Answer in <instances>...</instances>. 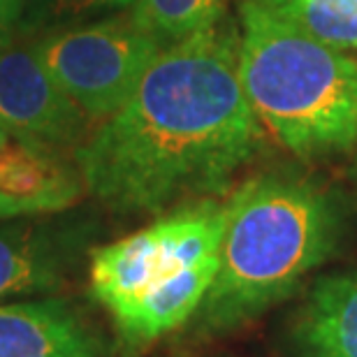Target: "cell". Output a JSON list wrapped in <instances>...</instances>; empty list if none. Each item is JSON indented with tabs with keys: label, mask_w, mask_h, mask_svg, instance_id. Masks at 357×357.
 <instances>
[{
	"label": "cell",
	"mask_w": 357,
	"mask_h": 357,
	"mask_svg": "<svg viewBox=\"0 0 357 357\" xmlns=\"http://www.w3.org/2000/svg\"><path fill=\"white\" fill-rule=\"evenodd\" d=\"M260 144L262 126L239 77V28L225 17L162 49L75 160L86 190L112 211L158 213L225 192Z\"/></svg>",
	"instance_id": "1"
},
{
	"label": "cell",
	"mask_w": 357,
	"mask_h": 357,
	"mask_svg": "<svg viewBox=\"0 0 357 357\" xmlns=\"http://www.w3.org/2000/svg\"><path fill=\"white\" fill-rule=\"evenodd\" d=\"M341 209L311 178L267 172L225 199L218 271L195 311L199 332L239 327L281 302L341 239Z\"/></svg>",
	"instance_id": "2"
},
{
	"label": "cell",
	"mask_w": 357,
	"mask_h": 357,
	"mask_svg": "<svg viewBox=\"0 0 357 357\" xmlns=\"http://www.w3.org/2000/svg\"><path fill=\"white\" fill-rule=\"evenodd\" d=\"M239 77L260 126L297 158L357 146V56L260 0H239Z\"/></svg>",
	"instance_id": "3"
},
{
	"label": "cell",
	"mask_w": 357,
	"mask_h": 357,
	"mask_svg": "<svg viewBox=\"0 0 357 357\" xmlns=\"http://www.w3.org/2000/svg\"><path fill=\"white\" fill-rule=\"evenodd\" d=\"M28 42L91 123L119 112L167 47L130 12L82 21Z\"/></svg>",
	"instance_id": "4"
},
{
	"label": "cell",
	"mask_w": 357,
	"mask_h": 357,
	"mask_svg": "<svg viewBox=\"0 0 357 357\" xmlns=\"http://www.w3.org/2000/svg\"><path fill=\"white\" fill-rule=\"evenodd\" d=\"M225 202L199 199L93 251L91 295L119 320L162 278L218 260Z\"/></svg>",
	"instance_id": "5"
},
{
	"label": "cell",
	"mask_w": 357,
	"mask_h": 357,
	"mask_svg": "<svg viewBox=\"0 0 357 357\" xmlns=\"http://www.w3.org/2000/svg\"><path fill=\"white\" fill-rule=\"evenodd\" d=\"M91 121L49 70L31 42H12L0 52V128L56 149H77Z\"/></svg>",
	"instance_id": "6"
},
{
	"label": "cell",
	"mask_w": 357,
	"mask_h": 357,
	"mask_svg": "<svg viewBox=\"0 0 357 357\" xmlns=\"http://www.w3.org/2000/svg\"><path fill=\"white\" fill-rule=\"evenodd\" d=\"M84 178L63 149L0 128V220L45 218L82 199Z\"/></svg>",
	"instance_id": "7"
},
{
	"label": "cell",
	"mask_w": 357,
	"mask_h": 357,
	"mask_svg": "<svg viewBox=\"0 0 357 357\" xmlns=\"http://www.w3.org/2000/svg\"><path fill=\"white\" fill-rule=\"evenodd\" d=\"M75 225L40 218L0 220V302L56 290L77 260Z\"/></svg>",
	"instance_id": "8"
},
{
	"label": "cell",
	"mask_w": 357,
	"mask_h": 357,
	"mask_svg": "<svg viewBox=\"0 0 357 357\" xmlns=\"http://www.w3.org/2000/svg\"><path fill=\"white\" fill-rule=\"evenodd\" d=\"M0 357H100V341L66 299L0 304Z\"/></svg>",
	"instance_id": "9"
},
{
	"label": "cell",
	"mask_w": 357,
	"mask_h": 357,
	"mask_svg": "<svg viewBox=\"0 0 357 357\" xmlns=\"http://www.w3.org/2000/svg\"><path fill=\"white\" fill-rule=\"evenodd\" d=\"M295 337L306 357H357V269L313 285Z\"/></svg>",
	"instance_id": "10"
},
{
	"label": "cell",
	"mask_w": 357,
	"mask_h": 357,
	"mask_svg": "<svg viewBox=\"0 0 357 357\" xmlns=\"http://www.w3.org/2000/svg\"><path fill=\"white\" fill-rule=\"evenodd\" d=\"M227 3L230 0H135L128 12L162 45H174L225 19Z\"/></svg>",
	"instance_id": "11"
},
{
	"label": "cell",
	"mask_w": 357,
	"mask_h": 357,
	"mask_svg": "<svg viewBox=\"0 0 357 357\" xmlns=\"http://www.w3.org/2000/svg\"><path fill=\"white\" fill-rule=\"evenodd\" d=\"M320 42L357 49V0H260Z\"/></svg>",
	"instance_id": "12"
},
{
	"label": "cell",
	"mask_w": 357,
	"mask_h": 357,
	"mask_svg": "<svg viewBox=\"0 0 357 357\" xmlns=\"http://www.w3.org/2000/svg\"><path fill=\"white\" fill-rule=\"evenodd\" d=\"M19 38L33 40L59 28L91 21V17L128 12L135 0H17Z\"/></svg>",
	"instance_id": "13"
},
{
	"label": "cell",
	"mask_w": 357,
	"mask_h": 357,
	"mask_svg": "<svg viewBox=\"0 0 357 357\" xmlns=\"http://www.w3.org/2000/svg\"><path fill=\"white\" fill-rule=\"evenodd\" d=\"M19 38V5L17 0H0V52Z\"/></svg>",
	"instance_id": "14"
}]
</instances>
